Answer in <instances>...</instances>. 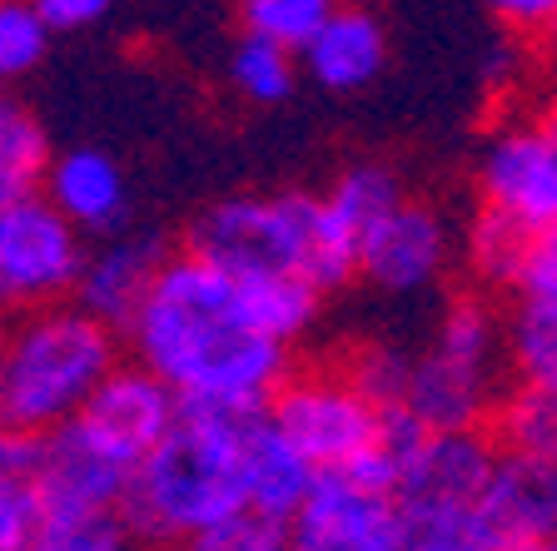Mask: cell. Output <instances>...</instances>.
<instances>
[{
  "mask_svg": "<svg viewBox=\"0 0 557 551\" xmlns=\"http://www.w3.org/2000/svg\"><path fill=\"white\" fill-rule=\"evenodd\" d=\"M129 348L180 398L269 402L289 378V343L244 318L239 278L199 253H170L129 323Z\"/></svg>",
  "mask_w": 557,
  "mask_h": 551,
  "instance_id": "cell-1",
  "label": "cell"
},
{
  "mask_svg": "<svg viewBox=\"0 0 557 551\" xmlns=\"http://www.w3.org/2000/svg\"><path fill=\"white\" fill-rule=\"evenodd\" d=\"M269 417V402L185 398L180 423L160 448L135 467L125 497V522L145 541H195L209 527L239 517L244 492V437Z\"/></svg>",
  "mask_w": 557,
  "mask_h": 551,
  "instance_id": "cell-2",
  "label": "cell"
},
{
  "mask_svg": "<svg viewBox=\"0 0 557 551\" xmlns=\"http://www.w3.org/2000/svg\"><path fill=\"white\" fill-rule=\"evenodd\" d=\"M115 367V328L81 303L30 309L0 338V423L55 433Z\"/></svg>",
  "mask_w": 557,
  "mask_h": 551,
  "instance_id": "cell-3",
  "label": "cell"
},
{
  "mask_svg": "<svg viewBox=\"0 0 557 551\" xmlns=\"http://www.w3.org/2000/svg\"><path fill=\"white\" fill-rule=\"evenodd\" d=\"M324 195H234L209 204L189 224L185 249L209 259L234 278H269V274H304L313 229H319Z\"/></svg>",
  "mask_w": 557,
  "mask_h": 551,
  "instance_id": "cell-4",
  "label": "cell"
},
{
  "mask_svg": "<svg viewBox=\"0 0 557 551\" xmlns=\"http://www.w3.org/2000/svg\"><path fill=\"white\" fill-rule=\"evenodd\" d=\"M81 229L46 195H15L0 214V309L65 303L85 274Z\"/></svg>",
  "mask_w": 557,
  "mask_h": 551,
  "instance_id": "cell-5",
  "label": "cell"
},
{
  "mask_svg": "<svg viewBox=\"0 0 557 551\" xmlns=\"http://www.w3.org/2000/svg\"><path fill=\"white\" fill-rule=\"evenodd\" d=\"M269 417L294 448L313 458V467H344L369 452L383 433V408L348 378V367L329 373H289L269 398Z\"/></svg>",
  "mask_w": 557,
  "mask_h": 551,
  "instance_id": "cell-6",
  "label": "cell"
},
{
  "mask_svg": "<svg viewBox=\"0 0 557 551\" xmlns=\"http://www.w3.org/2000/svg\"><path fill=\"white\" fill-rule=\"evenodd\" d=\"M289 551H413V527L394 492L324 467L304 512L289 522Z\"/></svg>",
  "mask_w": 557,
  "mask_h": 551,
  "instance_id": "cell-7",
  "label": "cell"
},
{
  "mask_svg": "<svg viewBox=\"0 0 557 551\" xmlns=\"http://www.w3.org/2000/svg\"><path fill=\"white\" fill-rule=\"evenodd\" d=\"M503 448L483 427H453V433H429V442L404 462L398 477V506L408 517H443V512H468L483 502L493 467Z\"/></svg>",
  "mask_w": 557,
  "mask_h": 551,
  "instance_id": "cell-8",
  "label": "cell"
},
{
  "mask_svg": "<svg viewBox=\"0 0 557 551\" xmlns=\"http://www.w3.org/2000/svg\"><path fill=\"white\" fill-rule=\"evenodd\" d=\"M478 195L522 229H557V139L537 125H508L478 160Z\"/></svg>",
  "mask_w": 557,
  "mask_h": 551,
  "instance_id": "cell-9",
  "label": "cell"
},
{
  "mask_svg": "<svg viewBox=\"0 0 557 551\" xmlns=\"http://www.w3.org/2000/svg\"><path fill=\"white\" fill-rule=\"evenodd\" d=\"M35 483L50 517H104V512H125L135 467L104 448L81 417H70L65 427L46 433V462Z\"/></svg>",
  "mask_w": 557,
  "mask_h": 551,
  "instance_id": "cell-10",
  "label": "cell"
},
{
  "mask_svg": "<svg viewBox=\"0 0 557 551\" xmlns=\"http://www.w3.org/2000/svg\"><path fill=\"white\" fill-rule=\"evenodd\" d=\"M180 402L185 398H180L154 367H145L135 358V363L110 367V378H104L100 388H95V398L85 402L81 423L90 427L115 458H125L129 467H139V462L150 458L164 437L174 433Z\"/></svg>",
  "mask_w": 557,
  "mask_h": 551,
  "instance_id": "cell-11",
  "label": "cell"
},
{
  "mask_svg": "<svg viewBox=\"0 0 557 551\" xmlns=\"http://www.w3.org/2000/svg\"><path fill=\"white\" fill-rule=\"evenodd\" d=\"M453 259L448 218L423 199H404L363 234V278L383 293H423Z\"/></svg>",
  "mask_w": 557,
  "mask_h": 551,
  "instance_id": "cell-12",
  "label": "cell"
},
{
  "mask_svg": "<svg viewBox=\"0 0 557 551\" xmlns=\"http://www.w3.org/2000/svg\"><path fill=\"white\" fill-rule=\"evenodd\" d=\"M487 537L498 551H528L537 541L557 537V462L528 458V452H503L493 467L483 502H478Z\"/></svg>",
  "mask_w": 557,
  "mask_h": 551,
  "instance_id": "cell-13",
  "label": "cell"
},
{
  "mask_svg": "<svg viewBox=\"0 0 557 551\" xmlns=\"http://www.w3.org/2000/svg\"><path fill=\"white\" fill-rule=\"evenodd\" d=\"M493 373L498 363L468 358L433 343L429 353L413 358V383H408V413L429 433H453V427H483L493 413Z\"/></svg>",
  "mask_w": 557,
  "mask_h": 551,
  "instance_id": "cell-14",
  "label": "cell"
},
{
  "mask_svg": "<svg viewBox=\"0 0 557 551\" xmlns=\"http://www.w3.org/2000/svg\"><path fill=\"white\" fill-rule=\"evenodd\" d=\"M170 253L160 249V239H115L95 249L85 259V274L75 284V303L85 313H95L100 323H110L115 334H129L139 303L150 299L154 274Z\"/></svg>",
  "mask_w": 557,
  "mask_h": 551,
  "instance_id": "cell-15",
  "label": "cell"
},
{
  "mask_svg": "<svg viewBox=\"0 0 557 551\" xmlns=\"http://www.w3.org/2000/svg\"><path fill=\"white\" fill-rule=\"evenodd\" d=\"M40 195L60 209L81 234H110L129 214L125 170L104 150H65L50 160Z\"/></svg>",
  "mask_w": 557,
  "mask_h": 551,
  "instance_id": "cell-16",
  "label": "cell"
},
{
  "mask_svg": "<svg viewBox=\"0 0 557 551\" xmlns=\"http://www.w3.org/2000/svg\"><path fill=\"white\" fill-rule=\"evenodd\" d=\"M299 60L313 75V85H324L334 95H354L383 75V65H388V35H383L379 15L359 11V5H338L324 21V30L299 50Z\"/></svg>",
  "mask_w": 557,
  "mask_h": 551,
  "instance_id": "cell-17",
  "label": "cell"
},
{
  "mask_svg": "<svg viewBox=\"0 0 557 551\" xmlns=\"http://www.w3.org/2000/svg\"><path fill=\"white\" fill-rule=\"evenodd\" d=\"M313 483H319L313 458L278 433L274 417H264L244 437V492H249L255 512H264L274 522H294L309 502Z\"/></svg>",
  "mask_w": 557,
  "mask_h": 551,
  "instance_id": "cell-18",
  "label": "cell"
},
{
  "mask_svg": "<svg viewBox=\"0 0 557 551\" xmlns=\"http://www.w3.org/2000/svg\"><path fill=\"white\" fill-rule=\"evenodd\" d=\"M319 299H324V288H313L304 274L239 278L244 318L278 343H294V338L309 334V323L319 318Z\"/></svg>",
  "mask_w": 557,
  "mask_h": 551,
  "instance_id": "cell-19",
  "label": "cell"
},
{
  "mask_svg": "<svg viewBox=\"0 0 557 551\" xmlns=\"http://www.w3.org/2000/svg\"><path fill=\"white\" fill-rule=\"evenodd\" d=\"M299 50L278 46L259 30H244L230 50V85L249 104H284L299 85Z\"/></svg>",
  "mask_w": 557,
  "mask_h": 551,
  "instance_id": "cell-20",
  "label": "cell"
},
{
  "mask_svg": "<svg viewBox=\"0 0 557 551\" xmlns=\"http://www.w3.org/2000/svg\"><path fill=\"white\" fill-rule=\"evenodd\" d=\"M528 249H533V229H522L518 218L503 214V209H493V204L478 209L473 224H468V234H463L468 268H473L483 284H493V288L518 284Z\"/></svg>",
  "mask_w": 557,
  "mask_h": 551,
  "instance_id": "cell-21",
  "label": "cell"
},
{
  "mask_svg": "<svg viewBox=\"0 0 557 551\" xmlns=\"http://www.w3.org/2000/svg\"><path fill=\"white\" fill-rule=\"evenodd\" d=\"M493 437L503 452H528V458L557 462V388L547 383H522L512 398L493 408Z\"/></svg>",
  "mask_w": 557,
  "mask_h": 551,
  "instance_id": "cell-22",
  "label": "cell"
},
{
  "mask_svg": "<svg viewBox=\"0 0 557 551\" xmlns=\"http://www.w3.org/2000/svg\"><path fill=\"white\" fill-rule=\"evenodd\" d=\"M324 199L354 234H369L373 224H379L383 214H394L408 195H404V184H398V174L388 170V164L363 160V164H348V170L329 184Z\"/></svg>",
  "mask_w": 557,
  "mask_h": 551,
  "instance_id": "cell-23",
  "label": "cell"
},
{
  "mask_svg": "<svg viewBox=\"0 0 557 551\" xmlns=\"http://www.w3.org/2000/svg\"><path fill=\"white\" fill-rule=\"evenodd\" d=\"M50 139L40 129V120L25 104L0 100V189L11 195H30L35 184H46L50 170Z\"/></svg>",
  "mask_w": 557,
  "mask_h": 551,
  "instance_id": "cell-24",
  "label": "cell"
},
{
  "mask_svg": "<svg viewBox=\"0 0 557 551\" xmlns=\"http://www.w3.org/2000/svg\"><path fill=\"white\" fill-rule=\"evenodd\" d=\"M55 25L46 21L40 0H0V80L30 75L50 50Z\"/></svg>",
  "mask_w": 557,
  "mask_h": 551,
  "instance_id": "cell-25",
  "label": "cell"
},
{
  "mask_svg": "<svg viewBox=\"0 0 557 551\" xmlns=\"http://www.w3.org/2000/svg\"><path fill=\"white\" fill-rule=\"evenodd\" d=\"M244 30H259L289 50H304L324 21L338 11V0H239Z\"/></svg>",
  "mask_w": 557,
  "mask_h": 551,
  "instance_id": "cell-26",
  "label": "cell"
},
{
  "mask_svg": "<svg viewBox=\"0 0 557 551\" xmlns=\"http://www.w3.org/2000/svg\"><path fill=\"white\" fill-rule=\"evenodd\" d=\"M508 353H512V363H518L522 383H547V388H557V313L518 303L512 328H508Z\"/></svg>",
  "mask_w": 557,
  "mask_h": 551,
  "instance_id": "cell-27",
  "label": "cell"
},
{
  "mask_svg": "<svg viewBox=\"0 0 557 551\" xmlns=\"http://www.w3.org/2000/svg\"><path fill=\"white\" fill-rule=\"evenodd\" d=\"M30 551H129V522L125 512L104 517H46Z\"/></svg>",
  "mask_w": 557,
  "mask_h": 551,
  "instance_id": "cell-28",
  "label": "cell"
},
{
  "mask_svg": "<svg viewBox=\"0 0 557 551\" xmlns=\"http://www.w3.org/2000/svg\"><path fill=\"white\" fill-rule=\"evenodd\" d=\"M348 378L359 383L379 408H394V402L408 398V383H413V358L394 343H369L348 358Z\"/></svg>",
  "mask_w": 557,
  "mask_h": 551,
  "instance_id": "cell-29",
  "label": "cell"
},
{
  "mask_svg": "<svg viewBox=\"0 0 557 551\" xmlns=\"http://www.w3.org/2000/svg\"><path fill=\"white\" fill-rule=\"evenodd\" d=\"M46 497L40 483L25 477H0V551H30L46 527Z\"/></svg>",
  "mask_w": 557,
  "mask_h": 551,
  "instance_id": "cell-30",
  "label": "cell"
},
{
  "mask_svg": "<svg viewBox=\"0 0 557 551\" xmlns=\"http://www.w3.org/2000/svg\"><path fill=\"white\" fill-rule=\"evenodd\" d=\"M189 551H289V522H274L255 506H244L239 517L209 527L205 537L189 541Z\"/></svg>",
  "mask_w": 557,
  "mask_h": 551,
  "instance_id": "cell-31",
  "label": "cell"
},
{
  "mask_svg": "<svg viewBox=\"0 0 557 551\" xmlns=\"http://www.w3.org/2000/svg\"><path fill=\"white\" fill-rule=\"evenodd\" d=\"M512 293H518V303L557 313V229L533 234V249L522 259V274L512 284Z\"/></svg>",
  "mask_w": 557,
  "mask_h": 551,
  "instance_id": "cell-32",
  "label": "cell"
},
{
  "mask_svg": "<svg viewBox=\"0 0 557 551\" xmlns=\"http://www.w3.org/2000/svg\"><path fill=\"white\" fill-rule=\"evenodd\" d=\"M46 462V433H25V427L0 423V477H25L35 483Z\"/></svg>",
  "mask_w": 557,
  "mask_h": 551,
  "instance_id": "cell-33",
  "label": "cell"
},
{
  "mask_svg": "<svg viewBox=\"0 0 557 551\" xmlns=\"http://www.w3.org/2000/svg\"><path fill=\"white\" fill-rule=\"evenodd\" d=\"M508 30L522 35H553L557 30V0H483Z\"/></svg>",
  "mask_w": 557,
  "mask_h": 551,
  "instance_id": "cell-34",
  "label": "cell"
},
{
  "mask_svg": "<svg viewBox=\"0 0 557 551\" xmlns=\"http://www.w3.org/2000/svg\"><path fill=\"white\" fill-rule=\"evenodd\" d=\"M110 5H115V0H40V11H46V21L55 25V30H85V25H95Z\"/></svg>",
  "mask_w": 557,
  "mask_h": 551,
  "instance_id": "cell-35",
  "label": "cell"
},
{
  "mask_svg": "<svg viewBox=\"0 0 557 551\" xmlns=\"http://www.w3.org/2000/svg\"><path fill=\"white\" fill-rule=\"evenodd\" d=\"M543 129L557 139V104H547V110H543Z\"/></svg>",
  "mask_w": 557,
  "mask_h": 551,
  "instance_id": "cell-36",
  "label": "cell"
},
{
  "mask_svg": "<svg viewBox=\"0 0 557 551\" xmlns=\"http://www.w3.org/2000/svg\"><path fill=\"white\" fill-rule=\"evenodd\" d=\"M139 551H180V547H170V541H150V547H139ZM189 551V547H185Z\"/></svg>",
  "mask_w": 557,
  "mask_h": 551,
  "instance_id": "cell-37",
  "label": "cell"
},
{
  "mask_svg": "<svg viewBox=\"0 0 557 551\" xmlns=\"http://www.w3.org/2000/svg\"><path fill=\"white\" fill-rule=\"evenodd\" d=\"M528 551H557V537L553 541H537V547H528Z\"/></svg>",
  "mask_w": 557,
  "mask_h": 551,
  "instance_id": "cell-38",
  "label": "cell"
},
{
  "mask_svg": "<svg viewBox=\"0 0 557 551\" xmlns=\"http://www.w3.org/2000/svg\"><path fill=\"white\" fill-rule=\"evenodd\" d=\"M11 199H15L11 189H0V214H5V204H11Z\"/></svg>",
  "mask_w": 557,
  "mask_h": 551,
  "instance_id": "cell-39",
  "label": "cell"
},
{
  "mask_svg": "<svg viewBox=\"0 0 557 551\" xmlns=\"http://www.w3.org/2000/svg\"><path fill=\"white\" fill-rule=\"evenodd\" d=\"M0 313H5V309H0ZM5 328H11V323H5V318H0V338H5Z\"/></svg>",
  "mask_w": 557,
  "mask_h": 551,
  "instance_id": "cell-40",
  "label": "cell"
},
{
  "mask_svg": "<svg viewBox=\"0 0 557 551\" xmlns=\"http://www.w3.org/2000/svg\"><path fill=\"white\" fill-rule=\"evenodd\" d=\"M0 90H5V80H0ZM0 100H5V95H0Z\"/></svg>",
  "mask_w": 557,
  "mask_h": 551,
  "instance_id": "cell-41",
  "label": "cell"
}]
</instances>
